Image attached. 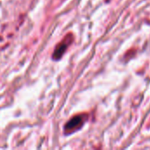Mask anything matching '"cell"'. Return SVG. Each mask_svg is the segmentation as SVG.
Segmentation results:
<instances>
[{"label":"cell","instance_id":"cell-1","mask_svg":"<svg viewBox=\"0 0 150 150\" xmlns=\"http://www.w3.org/2000/svg\"><path fill=\"white\" fill-rule=\"evenodd\" d=\"M88 119V114H78L70 119L64 127V132L66 134L75 133L79 130Z\"/></svg>","mask_w":150,"mask_h":150},{"label":"cell","instance_id":"cell-2","mask_svg":"<svg viewBox=\"0 0 150 150\" xmlns=\"http://www.w3.org/2000/svg\"><path fill=\"white\" fill-rule=\"evenodd\" d=\"M73 35L71 33H69L68 35L65 36V38L56 46V47L54 50L53 54V59L54 60H60L61 57L63 55L69 46L72 43L73 41Z\"/></svg>","mask_w":150,"mask_h":150}]
</instances>
